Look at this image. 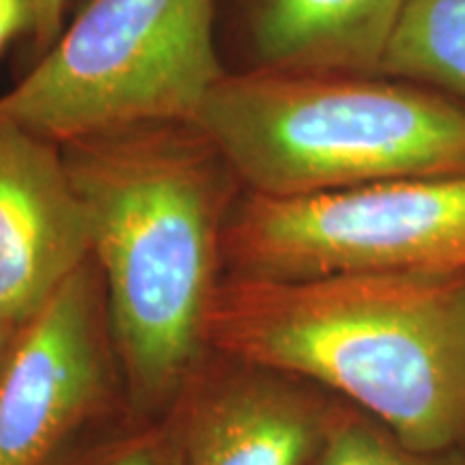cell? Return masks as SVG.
<instances>
[{"label":"cell","mask_w":465,"mask_h":465,"mask_svg":"<svg viewBox=\"0 0 465 465\" xmlns=\"http://www.w3.org/2000/svg\"><path fill=\"white\" fill-rule=\"evenodd\" d=\"M61 151L106 291L127 414L160 418L207 356L224 232L243 185L196 119L102 127Z\"/></svg>","instance_id":"cell-1"},{"label":"cell","mask_w":465,"mask_h":465,"mask_svg":"<svg viewBox=\"0 0 465 465\" xmlns=\"http://www.w3.org/2000/svg\"><path fill=\"white\" fill-rule=\"evenodd\" d=\"M205 339L358 407L411 449H465V274L224 276Z\"/></svg>","instance_id":"cell-2"},{"label":"cell","mask_w":465,"mask_h":465,"mask_svg":"<svg viewBox=\"0 0 465 465\" xmlns=\"http://www.w3.org/2000/svg\"><path fill=\"white\" fill-rule=\"evenodd\" d=\"M196 121L250 194L465 174V104L381 74L226 72Z\"/></svg>","instance_id":"cell-3"},{"label":"cell","mask_w":465,"mask_h":465,"mask_svg":"<svg viewBox=\"0 0 465 465\" xmlns=\"http://www.w3.org/2000/svg\"><path fill=\"white\" fill-rule=\"evenodd\" d=\"M220 0H86L0 119L56 143L151 119H196L226 65Z\"/></svg>","instance_id":"cell-4"},{"label":"cell","mask_w":465,"mask_h":465,"mask_svg":"<svg viewBox=\"0 0 465 465\" xmlns=\"http://www.w3.org/2000/svg\"><path fill=\"white\" fill-rule=\"evenodd\" d=\"M465 274V174L319 192H243L224 232V276Z\"/></svg>","instance_id":"cell-5"},{"label":"cell","mask_w":465,"mask_h":465,"mask_svg":"<svg viewBox=\"0 0 465 465\" xmlns=\"http://www.w3.org/2000/svg\"><path fill=\"white\" fill-rule=\"evenodd\" d=\"M125 399L93 257L17 330L0 360V465H52Z\"/></svg>","instance_id":"cell-6"},{"label":"cell","mask_w":465,"mask_h":465,"mask_svg":"<svg viewBox=\"0 0 465 465\" xmlns=\"http://www.w3.org/2000/svg\"><path fill=\"white\" fill-rule=\"evenodd\" d=\"M334 399L311 383L207 351L164 420L179 465H311Z\"/></svg>","instance_id":"cell-7"},{"label":"cell","mask_w":465,"mask_h":465,"mask_svg":"<svg viewBox=\"0 0 465 465\" xmlns=\"http://www.w3.org/2000/svg\"><path fill=\"white\" fill-rule=\"evenodd\" d=\"M89 259L61 143L0 119V330L14 339Z\"/></svg>","instance_id":"cell-8"},{"label":"cell","mask_w":465,"mask_h":465,"mask_svg":"<svg viewBox=\"0 0 465 465\" xmlns=\"http://www.w3.org/2000/svg\"><path fill=\"white\" fill-rule=\"evenodd\" d=\"M407 0H224L229 74H380Z\"/></svg>","instance_id":"cell-9"},{"label":"cell","mask_w":465,"mask_h":465,"mask_svg":"<svg viewBox=\"0 0 465 465\" xmlns=\"http://www.w3.org/2000/svg\"><path fill=\"white\" fill-rule=\"evenodd\" d=\"M380 74L465 104V0H407Z\"/></svg>","instance_id":"cell-10"},{"label":"cell","mask_w":465,"mask_h":465,"mask_svg":"<svg viewBox=\"0 0 465 465\" xmlns=\"http://www.w3.org/2000/svg\"><path fill=\"white\" fill-rule=\"evenodd\" d=\"M311 465H465V450L411 449L373 416L334 399Z\"/></svg>","instance_id":"cell-11"},{"label":"cell","mask_w":465,"mask_h":465,"mask_svg":"<svg viewBox=\"0 0 465 465\" xmlns=\"http://www.w3.org/2000/svg\"><path fill=\"white\" fill-rule=\"evenodd\" d=\"M52 465H179V457L164 416H127L113 433L86 444L75 441Z\"/></svg>","instance_id":"cell-12"},{"label":"cell","mask_w":465,"mask_h":465,"mask_svg":"<svg viewBox=\"0 0 465 465\" xmlns=\"http://www.w3.org/2000/svg\"><path fill=\"white\" fill-rule=\"evenodd\" d=\"M35 5V31L31 37L33 50L37 58L56 42L65 28L67 0H33Z\"/></svg>","instance_id":"cell-13"},{"label":"cell","mask_w":465,"mask_h":465,"mask_svg":"<svg viewBox=\"0 0 465 465\" xmlns=\"http://www.w3.org/2000/svg\"><path fill=\"white\" fill-rule=\"evenodd\" d=\"M35 5L33 0H0V52L15 39L33 37Z\"/></svg>","instance_id":"cell-14"},{"label":"cell","mask_w":465,"mask_h":465,"mask_svg":"<svg viewBox=\"0 0 465 465\" xmlns=\"http://www.w3.org/2000/svg\"><path fill=\"white\" fill-rule=\"evenodd\" d=\"M9 336L3 332V330H0V360H3V353H5V349H7V345H9Z\"/></svg>","instance_id":"cell-15"},{"label":"cell","mask_w":465,"mask_h":465,"mask_svg":"<svg viewBox=\"0 0 465 465\" xmlns=\"http://www.w3.org/2000/svg\"><path fill=\"white\" fill-rule=\"evenodd\" d=\"M463 450H465V449H463Z\"/></svg>","instance_id":"cell-16"}]
</instances>
